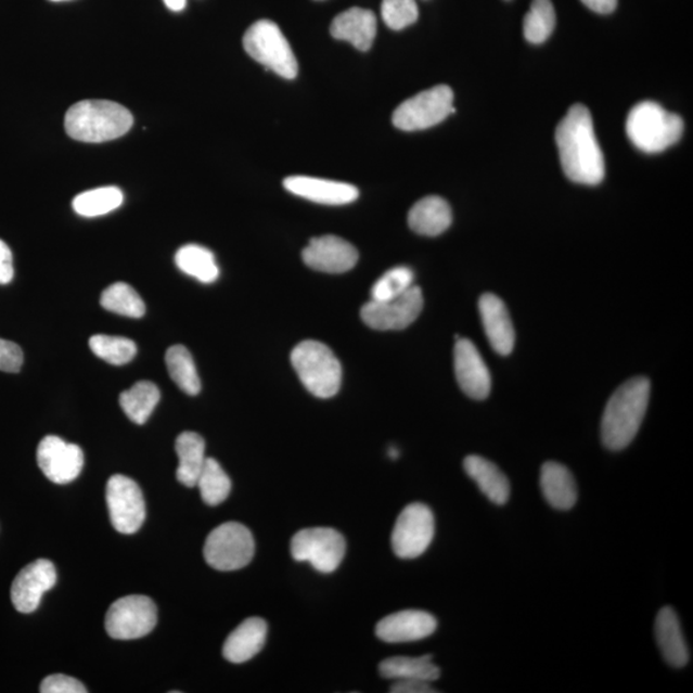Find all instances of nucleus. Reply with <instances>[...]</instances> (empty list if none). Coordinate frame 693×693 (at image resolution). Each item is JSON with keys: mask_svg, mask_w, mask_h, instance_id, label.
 Listing matches in <instances>:
<instances>
[{"mask_svg": "<svg viewBox=\"0 0 693 693\" xmlns=\"http://www.w3.org/2000/svg\"><path fill=\"white\" fill-rule=\"evenodd\" d=\"M563 170L574 183L598 185L605 178V158L594 134L591 112L576 104L556 129Z\"/></svg>", "mask_w": 693, "mask_h": 693, "instance_id": "1", "label": "nucleus"}, {"mask_svg": "<svg viewBox=\"0 0 693 693\" xmlns=\"http://www.w3.org/2000/svg\"><path fill=\"white\" fill-rule=\"evenodd\" d=\"M166 367L171 380L189 396L201 392V380L191 352L184 346H172L166 352Z\"/></svg>", "mask_w": 693, "mask_h": 693, "instance_id": "31", "label": "nucleus"}, {"mask_svg": "<svg viewBox=\"0 0 693 693\" xmlns=\"http://www.w3.org/2000/svg\"><path fill=\"white\" fill-rule=\"evenodd\" d=\"M451 207L437 195L420 200L409 213V226L420 235H440L451 227Z\"/></svg>", "mask_w": 693, "mask_h": 693, "instance_id": "24", "label": "nucleus"}, {"mask_svg": "<svg viewBox=\"0 0 693 693\" xmlns=\"http://www.w3.org/2000/svg\"><path fill=\"white\" fill-rule=\"evenodd\" d=\"M423 292L416 285L395 298L373 300L361 308V319L374 331H402L422 313Z\"/></svg>", "mask_w": 693, "mask_h": 693, "instance_id": "11", "label": "nucleus"}, {"mask_svg": "<svg viewBox=\"0 0 693 693\" xmlns=\"http://www.w3.org/2000/svg\"><path fill=\"white\" fill-rule=\"evenodd\" d=\"M434 537V515L424 503H411L402 510L392 534L396 556L415 559L428 550Z\"/></svg>", "mask_w": 693, "mask_h": 693, "instance_id": "12", "label": "nucleus"}, {"mask_svg": "<svg viewBox=\"0 0 693 693\" xmlns=\"http://www.w3.org/2000/svg\"><path fill=\"white\" fill-rule=\"evenodd\" d=\"M454 346V373L460 388L473 400H486L491 394V374L474 343L457 338Z\"/></svg>", "mask_w": 693, "mask_h": 693, "instance_id": "17", "label": "nucleus"}, {"mask_svg": "<svg viewBox=\"0 0 693 693\" xmlns=\"http://www.w3.org/2000/svg\"><path fill=\"white\" fill-rule=\"evenodd\" d=\"M179 458L177 478L187 487L197 486V480L206 461V444L200 434L194 432L181 433L175 444Z\"/></svg>", "mask_w": 693, "mask_h": 693, "instance_id": "27", "label": "nucleus"}, {"mask_svg": "<svg viewBox=\"0 0 693 693\" xmlns=\"http://www.w3.org/2000/svg\"><path fill=\"white\" fill-rule=\"evenodd\" d=\"M38 465L46 477L57 485H67L79 477L84 453L79 446L55 436L41 439L37 452Z\"/></svg>", "mask_w": 693, "mask_h": 693, "instance_id": "14", "label": "nucleus"}, {"mask_svg": "<svg viewBox=\"0 0 693 693\" xmlns=\"http://www.w3.org/2000/svg\"><path fill=\"white\" fill-rule=\"evenodd\" d=\"M41 693H87L88 690L77 679L63 675H53L40 684Z\"/></svg>", "mask_w": 693, "mask_h": 693, "instance_id": "39", "label": "nucleus"}, {"mask_svg": "<svg viewBox=\"0 0 693 693\" xmlns=\"http://www.w3.org/2000/svg\"><path fill=\"white\" fill-rule=\"evenodd\" d=\"M483 326L495 351L501 356L513 352L515 331L508 307L496 294H483L479 300Z\"/></svg>", "mask_w": 693, "mask_h": 693, "instance_id": "20", "label": "nucleus"}, {"mask_svg": "<svg viewBox=\"0 0 693 693\" xmlns=\"http://www.w3.org/2000/svg\"><path fill=\"white\" fill-rule=\"evenodd\" d=\"M414 285V272L406 266L392 269L371 288V299L385 300L400 296Z\"/></svg>", "mask_w": 693, "mask_h": 693, "instance_id": "37", "label": "nucleus"}, {"mask_svg": "<svg viewBox=\"0 0 693 693\" xmlns=\"http://www.w3.org/2000/svg\"><path fill=\"white\" fill-rule=\"evenodd\" d=\"M161 394L156 384L138 382L120 396L121 408L131 422L143 425L159 402Z\"/></svg>", "mask_w": 693, "mask_h": 693, "instance_id": "30", "label": "nucleus"}, {"mask_svg": "<svg viewBox=\"0 0 693 693\" xmlns=\"http://www.w3.org/2000/svg\"><path fill=\"white\" fill-rule=\"evenodd\" d=\"M111 523L123 535H134L145 521V501L137 483L125 475H114L107 483Z\"/></svg>", "mask_w": 693, "mask_h": 693, "instance_id": "13", "label": "nucleus"}, {"mask_svg": "<svg viewBox=\"0 0 693 693\" xmlns=\"http://www.w3.org/2000/svg\"><path fill=\"white\" fill-rule=\"evenodd\" d=\"M541 488L552 508L570 510L578 499L577 485L568 467L559 462H546L541 471Z\"/></svg>", "mask_w": 693, "mask_h": 693, "instance_id": "25", "label": "nucleus"}, {"mask_svg": "<svg viewBox=\"0 0 693 693\" xmlns=\"http://www.w3.org/2000/svg\"><path fill=\"white\" fill-rule=\"evenodd\" d=\"M304 262L315 271L343 274L359 261V252L351 243L335 235L312 238L303 252Z\"/></svg>", "mask_w": 693, "mask_h": 693, "instance_id": "16", "label": "nucleus"}, {"mask_svg": "<svg viewBox=\"0 0 693 693\" xmlns=\"http://www.w3.org/2000/svg\"><path fill=\"white\" fill-rule=\"evenodd\" d=\"M52 2H65V0H52Z\"/></svg>", "mask_w": 693, "mask_h": 693, "instance_id": "46", "label": "nucleus"}, {"mask_svg": "<svg viewBox=\"0 0 693 693\" xmlns=\"http://www.w3.org/2000/svg\"><path fill=\"white\" fill-rule=\"evenodd\" d=\"M657 645L665 662L675 668H683L690 660L688 642L684 640L681 623L673 608L665 606L655 623Z\"/></svg>", "mask_w": 693, "mask_h": 693, "instance_id": "22", "label": "nucleus"}, {"mask_svg": "<svg viewBox=\"0 0 693 693\" xmlns=\"http://www.w3.org/2000/svg\"><path fill=\"white\" fill-rule=\"evenodd\" d=\"M582 3L593 12L607 15V13H612L616 9L618 0H582Z\"/></svg>", "mask_w": 693, "mask_h": 693, "instance_id": "43", "label": "nucleus"}, {"mask_svg": "<svg viewBox=\"0 0 693 693\" xmlns=\"http://www.w3.org/2000/svg\"><path fill=\"white\" fill-rule=\"evenodd\" d=\"M175 262L187 275L197 279L201 283L211 284L220 275L213 252L198 244L181 247L175 256Z\"/></svg>", "mask_w": 693, "mask_h": 693, "instance_id": "29", "label": "nucleus"}, {"mask_svg": "<svg viewBox=\"0 0 693 693\" xmlns=\"http://www.w3.org/2000/svg\"><path fill=\"white\" fill-rule=\"evenodd\" d=\"M464 469L489 501L505 505L510 497V482L493 462L472 454L464 460Z\"/></svg>", "mask_w": 693, "mask_h": 693, "instance_id": "26", "label": "nucleus"}, {"mask_svg": "<svg viewBox=\"0 0 693 693\" xmlns=\"http://www.w3.org/2000/svg\"><path fill=\"white\" fill-rule=\"evenodd\" d=\"M101 305L104 310L128 318H142L145 313L143 299L131 285L115 283L102 293Z\"/></svg>", "mask_w": 693, "mask_h": 693, "instance_id": "35", "label": "nucleus"}, {"mask_svg": "<svg viewBox=\"0 0 693 693\" xmlns=\"http://www.w3.org/2000/svg\"><path fill=\"white\" fill-rule=\"evenodd\" d=\"M197 486L202 500L209 506L220 505L231 491V480L228 474L215 459L207 458L202 467Z\"/></svg>", "mask_w": 693, "mask_h": 693, "instance_id": "34", "label": "nucleus"}, {"mask_svg": "<svg viewBox=\"0 0 693 693\" xmlns=\"http://www.w3.org/2000/svg\"><path fill=\"white\" fill-rule=\"evenodd\" d=\"M15 275L13 269V257L9 246L0 241V284H9Z\"/></svg>", "mask_w": 693, "mask_h": 693, "instance_id": "42", "label": "nucleus"}, {"mask_svg": "<svg viewBox=\"0 0 693 693\" xmlns=\"http://www.w3.org/2000/svg\"><path fill=\"white\" fill-rule=\"evenodd\" d=\"M683 128L681 117L651 101L636 104L626 124L628 138L646 153H659L675 145L681 139Z\"/></svg>", "mask_w": 693, "mask_h": 693, "instance_id": "4", "label": "nucleus"}, {"mask_svg": "<svg viewBox=\"0 0 693 693\" xmlns=\"http://www.w3.org/2000/svg\"><path fill=\"white\" fill-rule=\"evenodd\" d=\"M124 202V194L116 187H103L84 192L73 202V207L77 215L84 217H97L107 215L120 207Z\"/></svg>", "mask_w": 693, "mask_h": 693, "instance_id": "32", "label": "nucleus"}, {"mask_svg": "<svg viewBox=\"0 0 693 693\" xmlns=\"http://www.w3.org/2000/svg\"><path fill=\"white\" fill-rule=\"evenodd\" d=\"M291 361L300 382L311 395L332 398L342 384V365L331 348L318 341H305L294 347Z\"/></svg>", "mask_w": 693, "mask_h": 693, "instance_id": "5", "label": "nucleus"}, {"mask_svg": "<svg viewBox=\"0 0 693 693\" xmlns=\"http://www.w3.org/2000/svg\"><path fill=\"white\" fill-rule=\"evenodd\" d=\"M650 390V381L640 376L614 392L601 422L602 442L608 450L620 451L631 445L645 419Z\"/></svg>", "mask_w": 693, "mask_h": 693, "instance_id": "2", "label": "nucleus"}, {"mask_svg": "<svg viewBox=\"0 0 693 693\" xmlns=\"http://www.w3.org/2000/svg\"><path fill=\"white\" fill-rule=\"evenodd\" d=\"M286 191L300 198L328 206H343L359 198V189L341 181L311 177H291L284 180Z\"/></svg>", "mask_w": 693, "mask_h": 693, "instance_id": "19", "label": "nucleus"}, {"mask_svg": "<svg viewBox=\"0 0 693 693\" xmlns=\"http://www.w3.org/2000/svg\"><path fill=\"white\" fill-rule=\"evenodd\" d=\"M382 17L392 30H403L419 17L416 0H383Z\"/></svg>", "mask_w": 693, "mask_h": 693, "instance_id": "38", "label": "nucleus"}, {"mask_svg": "<svg viewBox=\"0 0 693 693\" xmlns=\"http://www.w3.org/2000/svg\"><path fill=\"white\" fill-rule=\"evenodd\" d=\"M203 555L207 564L216 570H240L254 559V536L241 523L221 524L208 535Z\"/></svg>", "mask_w": 693, "mask_h": 693, "instance_id": "7", "label": "nucleus"}, {"mask_svg": "<svg viewBox=\"0 0 693 693\" xmlns=\"http://www.w3.org/2000/svg\"><path fill=\"white\" fill-rule=\"evenodd\" d=\"M437 626V619L429 613L405 611L385 616L377 623L375 632L384 642H414L432 636Z\"/></svg>", "mask_w": 693, "mask_h": 693, "instance_id": "18", "label": "nucleus"}, {"mask_svg": "<svg viewBox=\"0 0 693 693\" xmlns=\"http://www.w3.org/2000/svg\"><path fill=\"white\" fill-rule=\"evenodd\" d=\"M380 673L384 678L394 679V681L419 679V681L432 683L437 681L440 670L429 655L420 657L395 656L381 663Z\"/></svg>", "mask_w": 693, "mask_h": 693, "instance_id": "28", "label": "nucleus"}, {"mask_svg": "<svg viewBox=\"0 0 693 693\" xmlns=\"http://www.w3.org/2000/svg\"><path fill=\"white\" fill-rule=\"evenodd\" d=\"M89 346L97 357L115 367L126 365L138 352L134 342L124 337H112V335H93Z\"/></svg>", "mask_w": 693, "mask_h": 693, "instance_id": "36", "label": "nucleus"}, {"mask_svg": "<svg viewBox=\"0 0 693 693\" xmlns=\"http://www.w3.org/2000/svg\"><path fill=\"white\" fill-rule=\"evenodd\" d=\"M157 625V606L143 594L118 599L106 615V631L115 640H137Z\"/></svg>", "mask_w": 693, "mask_h": 693, "instance_id": "10", "label": "nucleus"}, {"mask_svg": "<svg viewBox=\"0 0 693 693\" xmlns=\"http://www.w3.org/2000/svg\"><path fill=\"white\" fill-rule=\"evenodd\" d=\"M57 582V572L49 560L40 559L17 574L12 583L11 599L16 611L30 614L40 605L43 594Z\"/></svg>", "mask_w": 693, "mask_h": 693, "instance_id": "15", "label": "nucleus"}, {"mask_svg": "<svg viewBox=\"0 0 693 693\" xmlns=\"http://www.w3.org/2000/svg\"><path fill=\"white\" fill-rule=\"evenodd\" d=\"M24 363L23 349L16 343L0 339V371L18 373Z\"/></svg>", "mask_w": 693, "mask_h": 693, "instance_id": "40", "label": "nucleus"}, {"mask_svg": "<svg viewBox=\"0 0 693 693\" xmlns=\"http://www.w3.org/2000/svg\"><path fill=\"white\" fill-rule=\"evenodd\" d=\"M390 692L394 693H434L438 692L432 688L431 682L419 681V679H402V681H396L392 685Z\"/></svg>", "mask_w": 693, "mask_h": 693, "instance_id": "41", "label": "nucleus"}, {"mask_svg": "<svg viewBox=\"0 0 693 693\" xmlns=\"http://www.w3.org/2000/svg\"><path fill=\"white\" fill-rule=\"evenodd\" d=\"M134 117L116 102L88 100L67 111L65 129L69 137L84 143H104L121 138L131 129Z\"/></svg>", "mask_w": 693, "mask_h": 693, "instance_id": "3", "label": "nucleus"}, {"mask_svg": "<svg viewBox=\"0 0 693 693\" xmlns=\"http://www.w3.org/2000/svg\"><path fill=\"white\" fill-rule=\"evenodd\" d=\"M454 112L452 89L437 86L401 103L392 121L403 131L425 130L445 121Z\"/></svg>", "mask_w": 693, "mask_h": 693, "instance_id": "8", "label": "nucleus"}, {"mask_svg": "<svg viewBox=\"0 0 693 693\" xmlns=\"http://www.w3.org/2000/svg\"><path fill=\"white\" fill-rule=\"evenodd\" d=\"M243 47L252 59L284 79H296L298 63L290 41L269 20L257 21L244 34Z\"/></svg>", "mask_w": 693, "mask_h": 693, "instance_id": "6", "label": "nucleus"}, {"mask_svg": "<svg viewBox=\"0 0 693 693\" xmlns=\"http://www.w3.org/2000/svg\"><path fill=\"white\" fill-rule=\"evenodd\" d=\"M556 13L551 0H534L524 17V37L531 44H542L554 33Z\"/></svg>", "mask_w": 693, "mask_h": 693, "instance_id": "33", "label": "nucleus"}, {"mask_svg": "<svg viewBox=\"0 0 693 693\" xmlns=\"http://www.w3.org/2000/svg\"><path fill=\"white\" fill-rule=\"evenodd\" d=\"M291 552L296 562L310 563L318 572L331 574L346 555V541L333 528H308L293 536Z\"/></svg>", "mask_w": 693, "mask_h": 693, "instance_id": "9", "label": "nucleus"}, {"mask_svg": "<svg viewBox=\"0 0 693 693\" xmlns=\"http://www.w3.org/2000/svg\"><path fill=\"white\" fill-rule=\"evenodd\" d=\"M167 9L172 12H181L185 9L187 0H164Z\"/></svg>", "mask_w": 693, "mask_h": 693, "instance_id": "44", "label": "nucleus"}, {"mask_svg": "<svg viewBox=\"0 0 693 693\" xmlns=\"http://www.w3.org/2000/svg\"><path fill=\"white\" fill-rule=\"evenodd\" d=\"M376 17L373 11L354 7L333 20L331 34L334 39L348 41L361 52L373 47L376 37Z\"/></svg>", "mask_w": 693, "mask_h": 693, "instance_id": "21", "label": "nucleus"}, {"mask_svg": "<svg viewBox=\"0 0 693 693\" xmlns=\"http://www.w3.org/2000/svg\"><path fill=\"white\" fill-rule=\"evenodd\" d=\"M266 636H268V625L264 619L244 620L223 643L222 655L230 663H246L264 649Z\"/></svg>", "mask_w": 693, "mask_h": 693, "instance_id": "23", "label": "nucleus"}, {"mask_svg": "<svg viewBox=\"0 0 693 693\" xmlns=\"http://www.w3.org/2000/svg\"><path fill=\"white\" fill-rule=\"evenodd\" d=\"M388 454L389 458L394 460L400 458V451H398L395 447L389 448Z\"/></svg>", "mask_w": 693, "mask_h": 693, "instance_id": "45", "label": "nucleus"}]
</instances>
